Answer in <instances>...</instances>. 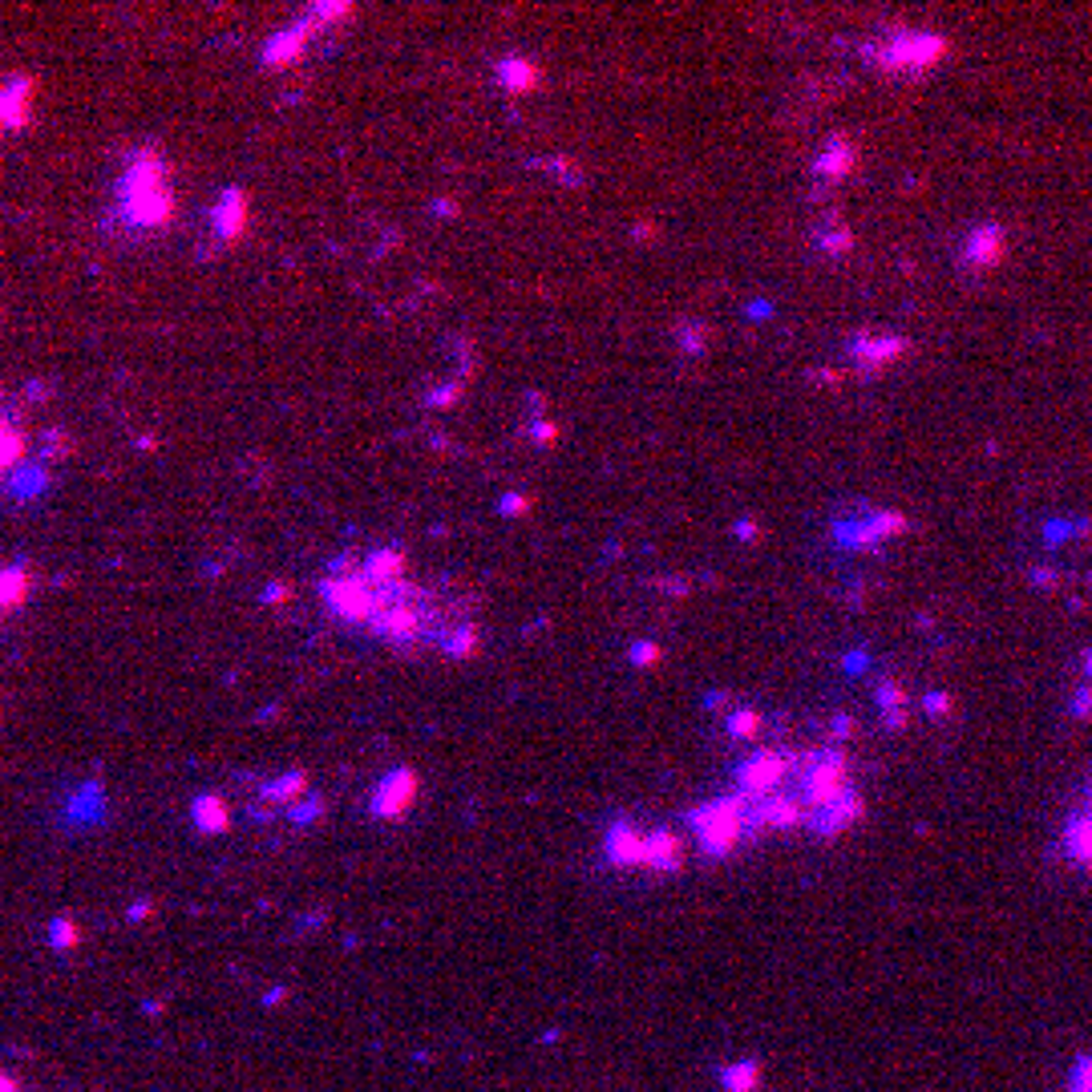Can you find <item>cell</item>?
I'll list each match as a JSON object with an SVG mask.
<instances>
[{"label":"cell","instance_id":"21","mask_svg":"<svg viewBox=\"0 0 1092 1092\" xmlns=\"http://www.w3.org/2000/svg\"><path fill=\"white\" fill-rule=\"evenodd\" d=\"M656 656H659V652H656V648H648V643H643V648H635V659H639V664H648V659H656Z\"/></svg>","mask_w":1092,"mask_h":1092},{"label":"cell","instance_id":"8","mask_svg":"<svg viewBox=\"0 0 1092 1092\" xmlns=\"http://www.w3.org/2000/svg\"><path fill=\"white\" fill-rule=\"evenodd\" d=\"M247 227V199L243 190H227L219 207H214V231H219L223 239H236L239 231Z\"/></svg>","mask_w":1092,"mask_h":1092},{"label":"cell","instance_id":"2","mask_svg":"<svg viewBox=\"0 0 1092 1092\" xmlns=\"http://www.w3.org/2000/svg\"><path fill=\"white\" fill-rule=\"evenodd\" d=\"M692 826L700 833V846L708 854H729L736 846L740 830H745V817H740L736 802H712V806L692 813Z\"/></svg>","mask_w":1092,"mask_h":1092},{"label":"cell","instance_id":"20","mask_svg":"<svg viewBox=\"0 0 1092 1092\" xmlns=\"http://www.w3.org/2000/svg\"><path fill=\"white\" fill-rule=\"evenodd\" d=\"M757 729H760L757 712H736L732 716V736H757Z\"/></svg>","mask_w":1092,"mask_h":1092},{"label":"cell","instance_id":"18","mask_svg":"<svg viewBox=\"0 0 1092 1092\" xmlns=\"http://www.w3.org/2000/svg\"><path fill=\"white\" fill-rule=\"evenodd\" d=\"M757 1084H760L757 1064H736V1068L725 1072V1088L729 1092H757Z\"/></svg>","mask_w":1092,"mask_h":1092},{"label":"cell","instance_id":"3","mask_svg":"<svg viewBox=\"0 0 1092 1092\" xmlns=\"http://www.w3.org/2000/svg\"><path fill=\"white\" fill-rule=\"evenodd\" d=\"M328 595V608H333L340 619H373V591L364 587L360 579H333L324 587Z\"/></svg>","mask_w":1092,"mask_h":1092},{"label":"cell","instance_id":"16","mask_svg":"<svg viewBox=\"0 0 1092 1092\" xmlns=\"http://www.w3.org/2000/svg\"><path fill=\"white\" fill-rule=\"evenodd\" d=\"M797 817H802V809H797L793 802H785V797H773V802L760 809V822H765V826H793Z\"/></svg>","mask_w":1092,"mask_h":1092},{"label":"cell","instance_id":"13","mask_svg":"<svg viewBox=\"0 0 1092 1092\" xmlns=\"http://www.w3.org/2000/svg\"><path fill=\"white\" fill-rule=\"evenodd\" d=\"M498 77L506 89H531L538 82V73L531 62H522V57H506V62H498Z\"/></svg>","mask_w":1092,"mask_h":1092},{"label":"cell","instance_id":"1","mask_svg":"<svg viewBox=\"0 0 1092 1092\" xmlns=\"http://www.w3.org/2000/svg\"><path fill=\"white\" fill-rule=\"evenodd\" d=\"M170 183L162 174V162L142 154L134 159L126 170V183H122V214L134 227H162L170 219Z\"/></svg>","mask_w":1092,"mask_h":1092},{"label":"cell","instance_id":"15","mask_svg":"<svg viewBox=\"0 0 1092 1092\" xmlns=\"http://www.w3.org/2000/svg\"><path fill=\"white\" fill-rule=\"evenodd\" d=\"M364 575L377 579V583L397 579V575H401V555H397V551H377L373 558H368V571H364Z\"/></svg>","mask_w":1092,"mask_h":1092},{"label":"cell","instance_id":"9","mask_svg":"<svg viewBox=\"0 0 1092 1092\" xmlns=\"http://www.w3.org/2000/svg\"><path fill=\"white\" fill-rule=\"evenodd\" d=\"M608 854L615 857V862H623V866H635V862L648 857V837L635 833L632 826H615L611 837H608Z\"/></svg>","mask_w":1092,"mask_h":1092},{"label":"cell","instance_id":"17","mask_svg":"<svg viewBox=\"0 0 1092 1092\" xmlns=\"http://www.w3.org/2000/svg\"><path fill=\"white\" fill-rule=\"evenodd\" d=\"M21 454H25L21 434H16L9 421H0V470H5V465H12V461H21Z\"/></svg>","mask_w":1092,"mask_h":1092},{"label":"cell","instance_id":"10","mask_svg":"<svg viewBox=\"0 0 1092 1092\" xmlns=\"http://www.w3.org/2000/svg\"><path fill=\"white\" fill-rule=\"evenodd\" d=\"M680 837L676 833H652L648 837V857L643 862L648 866H656V870H672V866H680Z\"/></svg>","mask_w":1092,"mask_h":1092},{"label":"cell","instance_id":"7","mask_svg":"<svg viewBox=\"0 0 1092 1092\" xmlns=\"http://www.w3.org/2000/svg\"><path fill=\"white\" fill-rule=\"evenodd\" d=\"M943 53H947L943 37H903V41L894 45L890 62L894 65H931V62H939Z\"/></svg>","mask_w":1092,"mask_h":1092},{"label":"cell","instance_id":"6","mask_svg":"<svg viewBox=\"0 0 1092 1092\" xmlns=\"http://www.w3.org/2000/svg\"><path fill=\"white\" fill-rule=\"evenodd\" d=\"M809 793H813L822 806L837 802V797L846 793V760H842V757H826L822 765H813V773H809Z\"/></svg>","mask_w":1092,"mask_h":1092},{"label":"cell","instance_id":"4","mask_svg":"<svg viewBox=\"0 0 1092 1092\" xmlns=\"http://www.w3.org/2000/svg\"><path fill=\"white\" fill-rule=\"evenodd\" d=\"M413 797H417V777L409 769H397L381 782V789L373 797V813L377 817H401L409 806H413Z\"/></svg>","mask_w":1092,"mask_h":1092},{"label":"cell","instance_id":"19","mask_svg":"<svg viewBox=\"0 0 1092 1092\" xmlns=\"http://www.w3.org/2000/svg\"><path fill=\"white\" fill-rule=\"evenodd\" d=\"M899 340H886V344H857V357H866V360H886V357H894L899 353Z\"/></svg>","mask_w":1092,"mask_h":1092},{"label":"cell","instance_id":"12","mask_svg":"<svg viewBox=\"0 0 1092 1092\" xmlns=\"http://www.w3.org/2000/svg\"><path fill=\"white\" fill-rule=\"evenodd\" d=\"M300 49H304V29H287V33H280L276 41H267V65H284V62H296L300 57Z\"/></svg>","mask_w":1092,"mask_h":1092},{"label":"cell","instance_id":"11","mask_svg":"<svg viewBox=\"0 0 1092 1092\" xmlns=\"http://www.w3.org/2000/svg\"><path fill=\"white\" fill-rule=\"evenodd\" d=\"M857 813H862V802H857L854 793H842V797H837V802H830V809L822 813V830H826V833L846 830Z\"/></svg>","mask_w":1092,"mask_h":1092},{"label":"cell","instance_id":"22","mask_svg":"<svg viewBox=\"0 0 1092 1092\" xmlns=\"http://www.w3.org/2000/svg\"><path fill=\"white\" fill-rule=\"evenodd\" d=\"M514 510H526V498H506V514H514Z\"/></svg>","mask_w":1092,"mask_h":1092},{"label":"cell","instance_id":"14","mask_svg":"<svg viewBox=\"0 0 1092 1092\" xmlns=\"http://www.w3.org/2000/svg\"><path fill=\"white\" fill-rule=\"evenodd\" d=\"M194 822H199V830H207V833H219V830H227V806L219 797H199V802H194Z\"/></svg>","mask_w":1092,"mask_h":1092},{"label":"cell","instance_id":"5","mask_svg":"<svg viewBox=\"0 0 1092 1092\" xmlns=\"http://www.w3.org/2000/svg\"><path fill=\"white\" fill-rule=\"evenodd\" d=\"M785 769H789V760H785V757H777V753H760L757 760H749V765L740 769V785H745L749 793H769V789L785 777Z\"/></svg>","mask_w":1092,"mask_h":1092},{"label":"cell","instance_id":"23","mask_svg":"<svg viewBox=\"0 0 1092 1092\" xmlns=\"http://www.w3.org/2000/svg\"><path fill=\"white\" fill-rule=\"evenodd\" d=\"M0 1092H16V1084H12L9 1077H0Z\"/></svg>","mask_w":1092,"mask_h":1092}]
</instances>
